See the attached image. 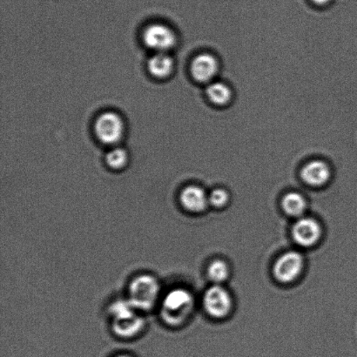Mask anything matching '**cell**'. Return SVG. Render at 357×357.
Listing matches in <instances>:
<instances>
[{
  "instance_id": "obj_1",
  "label": "cell",
  "mask_w": 357,
  "mask_h": 357,
  "mask_svg": "<svg viewBox=\"0 0 357 357\" xmlns=\"http://www.w3.org/2000/svg\"><path fill=\"white\" fill-rule=\"evenodd\" d=\"M135 310L129 301L120 300L112 304L110 313L113 317V328L119 337H135L144 327V320L136 314Z\"/></svg>"
},
{
  "instance_id": "obj_17",
  "label": "cell",
  "mask_w": 357,
  "mask_h": 357,
  "mask_svg": "<svg viewBox=\"0 0 357 357\" xmlns=\"http://www.w3.org/2000/svg\"><path fill=\"white\" fill-rule=\"evenodd\" d=\"M229 195L225 189L217 188L211 192L208 196L210 204L215 208H222L229 202Z\"/></svg>"
},
{
  "instance_id": "obj_3",
  "label": "cell",
  "mask_w": 357,
  "mask_h": 357,
  "mask_svg": "<svg viewBox=\"0 0 357 357\" xmlns=\"http://www.w3.org/2000/svg\"><path fill=\"white\" fill-rule=\"evenodd\" d=\"M192 298L187 290L176 289L170 291L165 297L162 304V317L166 323L176 325L180 324L189 307H191Z\"/></svg>"
},
{
  "instance_id": "obj_2",
  "label": "cell",
  "mask_w": 357,
  "mask_h": 357,
  "mask_svg": "<svg viewBox=\"0 0 357 357\" xmlns=\"http://www.w3.org/2000/svg\"><path fill=\"white\" fill-rule=\"evenodd\" d=\"M160 285L155 278L142 275L136 278L129 287V302L136 310H148L157 302Z\"/></svg>"
},
{
  "instance_id": "obj_12",
  "label": "cell",
  "mask_w": 357,
  "mask_h": 357,
  "mask_svg": "<svg viewBox=\"0 0 357 357\" xmlns=\"http://www.w3.org/2000/svg\"><path fill=\"white\" fill-rule=\"evenodd\" d=\"M206 93L210 102L217 107L227 106L233 99V92L230 86L222 82L209 83Z\"/></svg>"
},
{
  "instance_id": "obj_11",
  "label": "cell",
  "mask_w": 357,
  "mask_h": 357,
  "mask_svg": "<svg viewBox=\"0 0 357 357\" xmlns=\"http://www.w3.org/2000/svg\"><path fill=\"white\" fill-rule=\"evenodd\" d=\"M181 202L188 211L201 213L208 206L209 201L208 196L202 188L189 185L181 192Z\"/></svg>"
},
{
  "instance_id": "obj_5",
  "label": "cell",
  "mask_w": 357,
  "mask_h": 357,
  "mask_svg": "<svg viewBox=\"0 0 357 357\" xmlns=\"http://www.w3.org/2000/svg\"><path fill=\"white\" fill-rule=\"evenodd\" d=\"M143 40L153 50L165 52L176 45V36L173 30L165 24H153L146 28Z\"/></svg>"
},
{
  "instance_id": "obj_6",
  "label": "cell",
  "mask_w": 357,
  "mask_h": 357,
  "mask_svg": "<svg viewBox=\"0 0 357 357\" xmlns=\"http://www.w3.org/2000/svg\"><path fill=\"white\" fill-rule=\"evenodd\" d=\"M203 303L206 312L216 318L227 316L232 309V298L230 294L219 285L213 286L206 290Z\"/></svg>"
},
{
  "instance_id": "obj_8",
  "label": "cell",
  "mask_w": 357,
  "mask_h": 357,
  "mask_svg": "<svg viewBox=\"0 0 357 357\" xmlns=\"http://www.w3.org/2000/svg\"><path fill=\"white\" fill-rule=\"evenodd\" d=\"M220 65L218 59L210 54H202L192 59L191 75L196 82L211 83L218 75Z\"/></svg>"
},
{
  "instance_id": "obj_13",
  "label": "cell",
  "mask_w": 357,
  "mask_h": 357,
  "mask_svg": "<svg viewBox=\"0 0 357 357\" xmlns=\"http://www.w3.org/2000/svg\"><path fill=\"white\" fill-rule=\"evenodd\" d=\"M148 68L150 73L155 78L164 79L171 75L174 69L173 59L165 52H158L149 59Z\"/></svg>"
},
{
  "instance_id": "obj_19",
  "label": "cell",
  "mask_w": 357,
  "mask_h": 357,
  "mask_svg": "<svg viewBox=\"0 0 357 357\" xmlns=\"http://www.w3.org/2000/svg\"><path fill=\"white\" fill-rule=\"evenodd\" d=\"M115 357H132L130 356H126V355H121V356H115Z\"/></svg>"
},
{
  "instance_id": "obj_7",
  "label": "cell",
  "mask_w": 357,
  "mask_h": 357,
  "mask_svg": "<svg viewBox=\"0 0 357 357\" xmlns=\"http://www.w3.org/2000/svg\"><path fill=\"white\" fill-rule=\"evenodd\" d=\"M304 261L302 255L296 251L283 254L275 261L274 275L278 281L289 283L299 278L303 271Z\"/></svg>"
},
{
  "instance_id": "obj_16",
  "label": "cell",
  "mask_w": 357,
  "mask_h": 357,
  "mask_svg": "<svg viewBox=\"0 0 357 357\" xmlns=\"http://www.w3.org/2000/svg\"><path fill=\"white\" fill-rule=\"evenodd\" d=\"M128 156L127 152L122 149L111 150L107 155V165L113 169H121L127 165Z\"/></svg>"
},
{
  "instance_id": "obj_10",
  "label": "cell",
  "mask_w": 357,
  "mask_h": 357,
  "mask_svg": "<svg viewBox=\"0 0 357 357\" xmlns=\"http://www.w3.org/2000/svg\"><path fill=\"white\" fill-rule=\"evenodd\" d=\"M301 177L307 185L321 187L327 183L331 177L330 166L324 160H314L307 162L301 171Z\"/></svg>"
},
{
  "instance_id": "obj_15",
  "label": "cell",
  "mask_w": 357,
  "mask_h": 357,
  "mask_svg": "<svg viewBox=\"0 0 357 357\" xmlns=\"http://www.w3.org/2000/svg\"><path fill=\"white\" fill-rule=\"evenodd\" d=\"M208 275L212 282L220 284L225 282L229 276V265L222 260H215L211 262L208 269Z\"/></svg>"
},
{
  "instance_id": "obj_18",
  "label": "cell",
  "mask_w": 357,
  "mask_h": 357,
  "mask_svg": "<svg viewBox=\"0 0 357 357\" xmlns=\"http://www.w3.org/2000/svg\"><path fill=\"white\" fill-rule=\"evenodd\" d=\"M312 1L318 6H325L327 5L331 0H312Z\"/></svg>"
},
{
  "instance_id": "obj_9",
  "label": "cell",
  "mask_w": 357,
  "mask_h": 357,
  "mask_svg": "<svg viewBox=\"0 0 357 357\" xmlns=\"http://www.w3.org/2000/svg\"><path fill=\"white\" fill-rule=\"evenodd\" d=\"M294 240L303 247H311L318 243L321 236V227L316 220L301 218L293 227Z\"/></svg>"
},
{
  "instance_id": "obj_4",
  "label": "cell",
  "mask_w": 357,
  "mask_h": 357,
  "mask_svg": "<svg viewBox=\"0 0 357 357\" xmlns=\"http://www.w3.org/2000/svg\"><path fill=\"white\" fill-rule=\"evenodd\" d=\"M97 137L107 145L116 144L124 134V123L121 118L113 112L100 114L94 126Z\"/></svg>"
},
{
  "instance_id": "obj_14",
  "label": "cell",
  "mask_w": 357,
  "mask_h": 357,
  "mask_svg": "<svg viewBox=\"0 0 357 357\" xmlns=\"http://www.w3.org/2000/svg\"><path fill=\"white\" fill-rule=\"evenodd\" d=\"M282 205L288 215L295 217L302 216L307 208L305 198L296 192L287 194L282 199Z\"/></svg>"
}]
</instances>
